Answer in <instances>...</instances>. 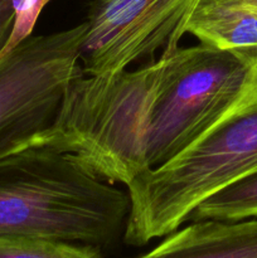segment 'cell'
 <instances>
[{
    "instance_id": "obj_1",
    "label": "cell",
    "mask_w": 257,
    "mask_h": 258,
    "mask_svg": "<svg viewBox=\"0 0 257 258\" xmlns=\"http://www.w3.org/2000/svg\"><path fill=\"white\" fill-rule=\"evenodd\" d=\"M248 49L199 43L161 53L138 70L76 77L54 120L29 145L77 159L105 180L127 185L196 143L246 91Z\"/></svg>"
},
{
    "instance_id": "obj_2",
    "label": "cell",
    "mask_w": 257,
    "mask_h": 258,
    "mask_svg": "<svg viewBox=\"0 0 257 258\" xmlns=\"http://www.w3.org/2000/svg\"><path fill=\"white\" fill-rule=\"evenodd\" d=\"M128 211L127 191L70 154L29 145L0 158V234L102 247Z\"/></svg>"
},
{
    "instance_id": "obj_3",
    "label": "cell",
    "mask_w": 257,
    "mask_h": 258,
    "mask_svg": "<svg viewBox=\"0 0 257 258\" xmlns=\"http://www.w3.org/2000/svg\"><path fill=\"white\" fill-rule=\"evenodd\" d=\"M238 102L180 155L125 186L130 199L123 241L145 246L188 222L199 203L257 171V49Z\"/></svg>"
},
{
    "instance_id": "obj_4",
    "label": "cell",
    "mask_w": 257,
    "mask_h": 258,
    "mask_svg": "<svg viewBox=\"0 0 257 258\" xmlns=\"http://www.w3.org/2000/svg\"><path fill=\"white\" fill-rule=\"evenodd\" d=\"M82 22L30 35L0 58V158L27 148L54 120L70 83L83 75Z\"/></svg>"
},
{
    "instance_id": "obj_5",
    "label": "cell",
    "mask_w": 257,
    "mask_h": 258,
    "mask_svg": "<svg viewBox=\"0 0 257 258\" xmlns=\"http://www.w3.org/2000/svg\"><path fill=\"white\" fill-rule=\"evenodd\" d=\"M203 0H92L80 48L83 73L112 76L179 47Z\"/></svg>"
},
{
    "instance_id": "obj_6",
    "label": "cell",
    "mask_w": 257,
    "mask_h": 258,
    "mask_svg": "<svg viewBox=\"0 0 257 258\" xmlns=\"http://www.w3.org/2000/svg\"><path fill=\"white\" fill-rule=\"evenodd\" d=\"M138 258H257V218L190 222Z\"/></svg>"
},
{
    "instance_id": "obj_7",
    "label": "cell",
    "mask_w": 257,
    "mask_h": 258,
    "mask_svg": "<svg viewBox=\"0 0 257 258\" xmlns=\"http://www.w3.org/2000/svg\"><path fill=\"white\" fill-rule=\"evenodd\" d=\"M188 33L222 49H257V12L203 0L189 22Z\"/></svg>"
},
{
    "instance_id": "obj_8",
    "label": "cell",
    "mask_w": 257,
    "mask_h": 258,
    "mask_svg": "<svg viewBox=\"0 0 257 258\" xmlns=\"http://www.w3.org/2000/svg\"><path fill=\"white\" fill-rule=\"evenodd\" d=\"M257 218V171L228 184L194 208L188 222Z\"/></svg>"
},
{
    "instance_id": "obj_9",
    "label": "cell",
    "mask_w": 257,
    "mask_h": 258,
    "mask_svg": "<svg viewBox=\"0 0 257 258\" xmlns=\"http://www.w3.org/2000/svg\"><path fill=\"white\" fill-rule=\"evenodd\" d=\"M0 258H103L100 247L27 236L0 234Z\"/></svg>"
},
{
    "instance_id": "obj_10",
    "label": "cell",
    "mask_w": 257,
    "mask_h": 258,
    "mask_svg": "<svg viewBox=\"0 0 257 258\" xmlns=\"http://www.w3.org/2000/svg\"><path fill=\"white\" fill-rule=\"evenodd\" d=\"M48 4V0H13L14 8V24L8 44L2 57L14 49L17 45L33 35V29L38 22L43 8ZM0 57V58H2Z\"/></svg>"
},
{
    "instance_id": "obj_11",
    "label": "cell",
    "mask_w": 257,
    "mask_h": 258,
    "mask_svg": "<svg viewBox=\"0 0 257 258\" xmlns=\"http://www.w3.org/2000/svg\"><path fill=\"white\" fill-rule=\"evenodd\" d=\"M14 24L13 0H0V57L8 44Z\"/></svg>"
},
{
    "instance_id": "obj_12",
    "label": "cell",
    "mask_w": 257,
    "mask_h": 258,
    "mask_svg": "<svg viewBox=\"0 0 257 258\" xmlns=\"http://www.w3.org/2000/svg\"><path fill=\"white\" fill-rule=\"evenodd\" d=\"M213 2L218 3V4L243 8V9H249L257 12V0H213Z\"/></svg>"
},
{
    "instance_id": "obj_13",
    "label": "cell",
    "mask_w": 257,
    "mask_h": 258,
    "mask_svg": "<svg viewBox=\"0 0 257 258\" xmlns=\"http://www.w3.org/2000/svg\"><path fill=\"white\" fill-rule=\"evenodd\" d=\"M49 2H52V0H48V3H49Z\"/></svg>"
}]
</instances>
